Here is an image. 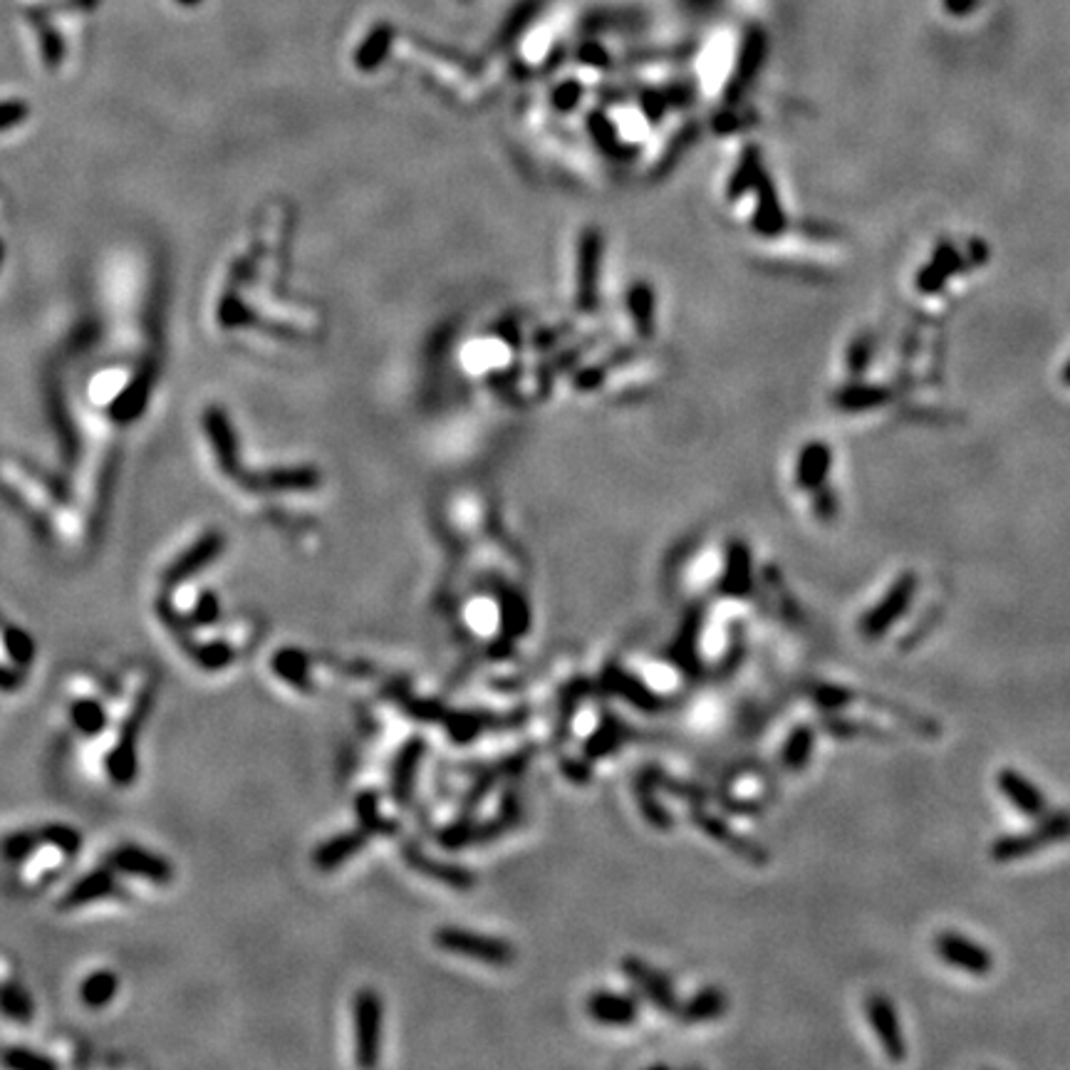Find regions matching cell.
Here are the masks:
<instances>
[{"label": "cell", "instance_id": "1", "mask_svg": "<svg viewBox=\"0 0 1070 1070\" xmlns=\"http://www.w3.org/2000/svg\"><path fill=\"white\" fill-rule=\"evenodd\" d=\"M1063 840H1070V810L1046 813L1038 818V825L1033 830L999 838L989 848V857L994 862L1006 865V862L1026 860V857L1041 853L1051 845L1063 843Z\"/></svg>", "mask_w": 1070, "mask_h": 1070}, {"label": "cell", "instance_id": "2", "mask_svg": "<svg viewBox=\"0 0 1070 1070\" xmlns=\"http://www.w3.org/2000/svg\"><path fill=\"white\" fill-rule=\"evenodd\" d=\"M355 1018V1061L360 1068H375L382 1056L384 1006L377 991L362 989L352 1001Z\"/></svg>", "mask_w": 1070, "mask_h": 1070}, {"label": "cell", "instance_id": "3", "mask_svg": "<svg viewBox=\"0 0 1070 1070\" xmlns=\"http://www.w3.org/2000/svg\"><path fill=\"white\" fill-rule=\"evenodd\" d=\"M917 575L905 573L890 590L887 595L877 602L872 610H867L860 620V635L865 642H877L897 625V622L905 617V612L910 610L914 595H917Z\"/></svg>", "mask_w": 1070, "mask_h": 1070}, {"label": "cell", "instance_id": "4", "mask_svg": "<svg viewBox=\"0 0 1070 1070\" xmlns=\"http://www.w3.org/2000/svg\"><path fill=\"white\" fill-rule=\"evenodd\" d=\"M434 942L439 944L444 952L459 954V957L474 959V962L483 964L503 966L516 959V949L508 942L496 937H483V934H474L469 932V929L444 927L434 934Z\"/></svg>", "mask_w": 1070, "mask_h": 1070}, {"label": "cell", "instance_id": "5", "mask_svg": "<svg viewBox=\"0 0 1070 1070\" xmlns=\"http://www.w3.org/2000/svg\"><path fill=\"white\" fill-rule=\"evenodd\" d=\"M105 865L119 880H122V877H132V880H144L149 882V885H169V882L174 880V867H171V862L166 860V857L154 855L152 850L142 848V845H117V848L107 855Z\"/></svg>", "mask_w": 1070, "mask_h": 1070}, {"label": "cell", "instance_id": "6", "mask_svg": "<svg viewBox=\"0 0 1070 1070\" xmlns=\"http://www.w3.org/2000/svg\"><path fill=\"white\" fill-rule=\"evenodd\" d=\"M692 823L706 835V838H711L714 843H719L721 848L729 850L731 855L749 862V865L753 867H766L768 862H771V853H768V848H763V845L756 843V840L746 838V835L736 833V830L731 828L724 818H719V815L706 813L704 805H694Z\"/></svg>", "mask_w": 1070, "mask_h": 1070}, {"label": "cell", "instance_id": "7", "mask_svg": "<svg viewBox=\"0 0 1070 1070\" xmlns=\"http://www.w3.org/2000/svg\"><path fill=\"white\" fill-rule=\"evenodd\" d=\"M122 885H119V877L109 870L107 865L92 867L85 875L77 877L60 897H57V910L62 912H75L85 910V907L102 905L107 900H117L122 897Z\"/></svg>", "mask_w": 1070, "mask_h": 1070}, {"label": "cell", "instance_id": "8", "mask_svg": "<svg viewBox=\"0 0 1070 1070\" xmlns=\"http://www.w3.org/2000/svg\"><path fill=\"white\" fill-rule=\"evenodd\" d=\"M865 1016L870 1028L875 1031L882 1051L892 1063H902L907 1058V1043L902 1036V1023L897 1016L895 1004L885 994H870L865 999Z\"/></svg>", "mask_w": 1070, "mask_h": 1070}, {"label": "cell", "instance_id": "9", "mask_svg": "<svg viewBox=\"0 0 1070 1070\" xmlns=\"http://www.w3.org/2000/svg\"><path fill=\"white\" fill-rule=\"evenodd\" d=\"M934 949H937V957L944 964L962 969L964 974L989 976L994 971V954L986 947H981L979 942H974V939L962 937L957 932L939 934L934 939Z\"/></svg>", "mask_w": 1070, "mask_h": 1070}, {"label": "cell", "instance_id": "10", "mask_svg": "<svg viewBox=\"0 0 1070 1070\" xmlns=\"http://www.w3.org/2000/svg\"><path fill=\"white\" fill-rule=\"evenodd\" d=\"M622 971H625L627 981L640 989V994L649 1001V1004L657 1006L662 1014H677V1009H679L677 991H674L672 981H669L662 971L652 969V966L637 957L622 959Z\"/></svg>", "mask_w": 1070, "mask_h": 1070}, {"label": "cell", "instance_id": "11", "mask_svg": "<svg viewBox=\"0 0 1070 1070\" xmlns=\"http://www.w3.org/2000/svg\"><path fill=\"white\" fill-rule=\"evenodd\" d=\"M0 1016L15 1026H28L35 1018V1001L15 966L0 957Z\"/></svg>", "mask_w": 1070, "mask_h": 1070}, {"label": "cell", "instance_id": "12", "mask_svg": "<svg viewBox=\"0 0 1070 1070\" xmlns=\"http://www.w3.org/2000/svg\"><path fill=\"white\" fill-rule=\"evenodd\" d=\"M996 786L1004 793V798L1009 801L1021 815L1026 818L1038 820L1041 815L1048 813V801L1043 796L1041 788L1031 781V778L1023 776L1016 768H1001L999 776H996Z\"/></svg>", "mask_w": 1070, "mask_h": 1070}, {"label": "cell", "instance_id": "13", "mask_svg": "<svg viewBox=\"0 0 1070 1070\" xmlns=\"http://www.w3.org/2000/svg\"><path fill=\"white\" fill-rule=\"evenodd\" d=\"M701 627H704V610H701V607L689 610L687 617L682 620V625H679V632L674 635L672 647H669V652H667L669 662H672L679 672L687 674V677L699 674V667H701V662H699Z\"/></svg>", "mask_w": 1070, "mask_h": 1070}, {"label": "cell", "instance_id": "14", "mask_svg": "<svg viewBox=\"0 0 1070 1070\" xmlns=\"http://www.w3.org/2000/svg\"><path fill=\"white\" fill-rule=\"evenodd\" d=\"M602 687L610 694L625 699L627 704L635 706V709L647 711V714H654V711H659L664 706V699L654 692L652 687H647L640 677H632L630 672H625V669L620 667L605 669V674H602Z\"/></svg>", "mask_w": 1070, "mask_h": 1070}, {"label": "cell", "instance_id": "15", "mask_svg": "<svg viewBox=\"0 0 1070 1070\" xmlns=\"http://www.w3.org/2000/svg\"><path fill=\"white\" fill-rule=\"evenodd\" d=\"M402 855H404V862H407L414 872L429 877V880L441 882V885L456 887V890H471V887L476 885V877L471 875L466 867L434 860V857H429L422 848H417V845H404Z\"/></svg>", "mask_w": 1070, "mask_h": 1070}, {"label": "cell", "instance_id": "16", "mask_svg": "<svg viewBox=\"0 0 1070 1070\" xmlns=\"http://www.w3.org/2000/svg\"><path fill=\"white\" fill-rule=\"evenodd\" d=\"M719 592L731 600H746L753 592L751 553L741 540H734L726 550L724 575L719 580Z\"/></svg>", "mask_w": 1070, "mask_h": 1070}, {"label": "cell", "instance_id": "17", "mask_svg": "<svg viewBox=\"0 0 1070 1070\" xmlns=\"http://www.w3.org/2000/svg\"><path fill=\"white\" fill-rule=\"evenodd\" d=\"M424 753H427V741L424 739H409L402 746L394 758L392 766V801L399 805H407L409 798L414 793V781H417V771L424 761Z\"/></svg>", "mask_w": 1070, "mask_h": 1070}, {"label": "cell", "instance_id": "18", "mask_svg": "<svg viewBox=\"0 0 1070 1070\" xmlns=\"http://www.w3.org/2000/svg\"><path fill=\"white\" fill-rule=\"evenodd\" d=\"M585 1009H588L590 1018L605 1023V1026H630L640 1018V1004L632 996L607 994V991L592 994Z\"/></svg>", "mask_w": 1070, "mask_h": 1070}, {"label": "cell", "instance_id": "19", "mask_svg": "<svg viewBox=\"0 0 1070 1070\" xmlns=\"http://www.w3.org/2000/svg\"><path fill=\"white\" fill-rule=\"evenodd\" d=\"M498 622L506 640H521L531 630V607L518 590H498Z\"/></svg>", "mask_w": 1070, "mask_h": 1070}, {"label": "cell", "instance_id": "20", "mask_svg": "<svg viewBox=\"0 0 1070 1070\" xmlns=\"http://www.w3.org/2000/svg\"><path fill=\"white\" fill-rule=\"evenodd\" d=\"M726 1011H729V996L724 994V989L706 986L699 994H694L687 1004H679L677 1016L689 1026H694V1023L719 1021L721 1016H726Z\"/></svg>", "mask_w": 1070, "mask_h": 1070}, {"label": "cell", "instance_id": "21", "mask_svg": "<svg viewBox=\"0 0 1070 1070\" xmlns=\"http://www.w3.org/2000/svg\"><path fill=\"white\" fill-rule=\"evenodd\" d=\"M221 545H223V538L216 533L209 535V538H204L201 543H196L189 553L181 555V558L176 560L169 570H166V585H169V588H176V585H181L184 580H189L196 570L206 568V565H209L211 560L221 553Z\"/></svg>", "mask_w": 1070, "mask_h": 1070}, {"label": "cell", "instance_id": "22", "mask_svg": "<svg viewBox=\"0 0 1070 1070\" xmlns=\"http://www.w3.org/2000/svg\"><path fill=\"white\" fill-rule=\"evenodd\" d=\"M659 778H662V771H657V768H647V771L640 773L635 786L637 805H640L642 818L647 820L649 825H654L657 830H669L674 825V818L667 813V808L657 801Z\"/></svg>", "mask_w": 1070, "mask_h": 1070}, {"label": "cell", "instance_id": "23", "mask_svg": "<svg viewBox=\"0 0 1070 1070\" xmlns=\"http://www.w3.org/2000/svg\"><path fill=\"white\" fill-rule=\"evenodd\" d=\"M506 828L508 825L503 823L501 818L491 820V823H471V820H459V823L441 830L439 843L449 850L466 848V845L488 843V840L498 838V835H501Z\"/></svg>", "mask_w": 1070, "mask_h": 1070}, {"label": "cell", "instance_id": "24", "mask_svg": "<svg viewBox=\"0 0 1070 1070\" xmlns=\"http://www.w3.org/2000/svg\"><path fill=\"white\" fill-rule=\"evenodd\" d=\"M461 360H464L466 370L481 375V372L501 370L503 365H508L511 350L506 347V342L496 340V337H481V340L469 342V345L464 347Z\"/></svg>", "mask_w": 1070, "mask_h": 1070}, {"label": "cell", "instance_id": "25", "mask_svg": "<svg viewBox=\"0 0 1070 1070\" xmlns=\"http://www.w3.org/2000/svg\"><path fill=\"white\" fill-rule=\"evenodd\" d=\"M367 840H370V835H367L362 828L350 830V833L337 835V838L327 840L325 845H320V848L315 850V855H313L315 867H320V870L327 872V870H335V867L345 865L350 857H355L362 848H365Z\"/></svg>", "mask_w": 1070, "mask_h": 1070}, {"label": "cell", "instance_id": "26", "mask_svg": "<svg viewBox=\"0 0 1070 1070\" xmlns=\"http://www.w3.org/2000/svg\"><path fill=\"white\" fill-rule=\"evenodd\" d=\"M119 991V976L112 969H92L90 974L82 976L77 984V999L87 1009H105L114 1001Z\"/></svg>", "mask_w": 1070, "mask_h": 1070}, {"label": "cell", "instance_id": "27", "mask_svg": "<svg viewBox=\"0 0 1070 1070\" xmlns=\"http://www.w3.org/2000/svg\"><path fill=\"white\" fill-rule=\"evenodd\" d=\"M823 731L828 736L838 741H857V739H870V741H892V736L885 729L875 724H867V721L848 719V716L840 714H825L820 721Z\"/></svg>", "mask_w": 1070, "mask_h": 1070}, {"label": "cell", "instance_id": "28", "mask_svg": "<svg viewBox=\"0 0 1070 1070\" xmlns=\"http://www.w3.org/2000/svg\"><path fill=\"white\" fill-rule=\"evenodd\" d=\"M270 667H273L275 677H280L283 682H288L295 689H310V662L305 657L303 649L295 647H283L273 654L270 659Z\"/></svg>", "mask_w": 1070, "mask_h": 1070}, {"label": "cell", "instance_id": "29", "mask_svg": "<svg viewBox=\"0 0 1070 1070\" xmlns=\"http://www.w3.org/2000/svg\"><path fill=\"white\" fill-rule=\"evenodd\" d=\"M526 763H528V753H518V756L506 758V761L496 763V766H491L488 771H483V776L476 778V783L471 786L469 796H466V801H464L466 810L474 808V805H479L483 798H486L488 793H491V788L496 786V783H501L503 778H511V776H516L518 771H523V768H526Z\"/></svg>", "mask_w": 1070, "mask_h": 1070}, {"label": "cell", "instance_id": "30", "mask_svg": "<svg viewBox=\"0 0 1070 1070\" xmlns=\"http://www.w3.org/2000/svg\"><path fill=\"white\" fill-rule=\"evenodd\" d=\"M630 734H632V731L627 729V726L622 724L620 719H612V716H605V719H602V724L595 729V734H592L590 739L585 741V758H588V761L605 758L607 753L620 749V746L625 744L627 739H630Z\"/></svg>", "mask_w": 1070, "mask_h": 1070}, {"label": "cell", "instance_id": "31", "mask_svg": "<svg viewBox=\"0 0 1070 1070\" xmlns=\"http://www.w3.org/2000/svg\"><path fill=\"white\" fill-rule=\"evenodd\" d=\"M813 751H815V729L810 724H798L796 729L788 734L786 744H783V751H781L783 768H788V771H793V773L803 771V768L810 763V758H813Z\"/></svg>", "mask_w": 1070, "mask_h": 1070}, {"label": "cell", "instance_id": "32", "mask_svg": "<svg viewBox=\"0 0 1070 1070\" xmlns=\"http://www.w3.org/2000/svg\"><path fill=\"white\" fill-rule=\"evenodd\" d=\"M184 649L189 652L191 662H194L196 667L204 669V672H218V669H226L228 664L236 659V649L223 640L206 642V644L189 642Z\"/></svg>", "mask_w": 1070, "mask_h": 1070}, {"label": "cell", "instance_id": "33", "mask_svg": "<svg viewBox=\"0 0 1070 1070\" xmlns=\"http://www.w3.org/2000/svg\"><path fill=\"white\" fill-rule=\"evenodd\" d=\"M355 815L360 820V828L367 835H392L394 825L382 818L379 813V798L372 791H362L355 798Z\"/></svg>", "mask_w": 1070, "mask_h": 1070}, {"label": "cell", "instance_id": "34", "mask_svg": "<svg viewBox=\"0 0 1070 1070\" xmlns=\"http://www.w3.org/2000/svg\"><path fill=\"white\" fill-rule=\"evenodd\" d=\"M810 699H813V704L818 706L820 711H825V714H840V711H845L848 706L855 704V692L853 689L838 687V684L820 682L810 687Z\"/></svg>", "mask_w": 1070, "mask_h": 1070}, {"label": "cell", "instance_id": "35", "mask_svg": "<svg viewBox=\"0 0 1070 1070\" xmlns=\"http://www.w3.org/2000/svg\"><path fill=\"white\" fill-rule=\"evenodd\" d=\"M441 721L446 724V731H449L451 741H456V744H469V741H474L483 729L481 716L466 714V711H446Z\"/></svg>", "mask_w": 1070, "mask_h": 1070}, {"label": "cell", "instance_id": "36", "mask_svg": "<svg viewBox=\"0 0 1070 1070\" xmlns=\"http://www.w3.org/2000/svg\"><path fill=\"white\" fill-rule=\"evenodd\" d=\"M389 40H392V30H389V25H379V28H375L370 33V38L362 43L360 53H357V65L365 67V70H370V67H375L382 62V57L387 55L389 50Z\"/></svg>", "mask_w": 1070, "mask_h": 1070}, {"label": "cell", "instance_id": "37", "mask_svg": "<svg viewBox=\"0 0 1070 1070\" xmlns=\"http://www.w3.org/2000/svg\"><path fill=\"white\" fill-rule=\"evenodd\" d=\"M590 694V682L588 679H578V682H573L568 687V692L563 694V701H560V741L568 736V726L570 721L575 719V714H578L580 704H583L585 696Z\"/></svg>", "mask_w": 1070, "mask_h": 1070}, {"label": "cell", "instance_id": "38", "mask_svg": "<svg viewBox=\"0 0 1070 1070\" xmlns=\"http://www.w3.org/2000/svg\"><path fill=\"white\" fill-rule=\"evenodd\" d=\"M828 454H825L820 446H813V449L805 451V456L801 459V469H798V481H801V486L805 488H813L818 486L820 481H823L825 471H828Z\"/></svg>", "mask_w": 1070, "mask_h": 1070}, {"label": "cell", "instance_id": "39", "mask_svg": "<svg viewBox=\"0 0 1070 1070\" xmlns=\"http://www.w3.org/2000/svg\"><path fill=\"white\" fill-rule=\"evenodd\" d=\"M191 627H211L216 625L218 617H221V600L211 590H204L196 597L194 607H191L189 615Z\"/></svg>", "mask_w": 1070, "mask_h": 1070}, {"label": "cell", "instance_id": "40", "mask_svg": "<svg viewBox=\"0 0 1070 1070\" xmlns=\"http://www.w3.org/2000/svg\"><path fill=\"white\" fill-rule=\"evenodd\" d=\"M659 788H664V791H669L672 796H677V798H682V801H687L689 805H692V808H694V805H704V801H706V796H704V791H701V788H696V786H692V783H684V781H672V778H667L664 773H662V778H659Z\"/></svg>", "mask_w": 1070, "mask_h": 1070}, {"label": "cell", "instance_id": "41", "mask_svg": "<svg viewBox=\"0 0 1070 1070\" xmlns=\"http://www.w3.org/2000/svg\"><path fill=\"white\" fill-rule=\"evenodd\" d=\"M407 711L409 716H414V719H422V721H441L444 719V706L436 704V701H429V699H414V701H407Z\"/></svg>", "mask_w": 1070, "mask_h": 1070}, {"label": "cell", "instance_id": "42", "mask_svg": "<svg viewBox=\"0 0 1070 1070\" xmlns=\"http://www.w3.org/2000/svg\"><path fill=\"white\" fill-rule=\"evenodd\" d=\"M560 768H563L565 778L573 783H588L592 778L588 761H563L560 763Z\"/></svg>", "mask_w": 1070, "mask_h": 1070}, {"label": "cell", "instance_id": "43", "mask_svg": "<svg viewBox=\"0 0 1070 1070\" xmlns=\"http://www.w3.org/2000/svg\"><path fill=\"white\" fill-rule=\"evenodd\" d=\"M471 612H474L471 620H474V625L481 627V630H491V627L496 625V607L488 605V602H476Z\"/></svg>", "mask_w": 1070, "mask_h": 1070}, {"label": "cell", "instance_id": "44", "mask_svg": "<svg viewBox=\"0 0 1070 1070\" xmlns=\"http://www.w3.org/2000/svg\"><path fill=\"white\" fill-rule=\"evenodd\" d=\"M179 3H186V5H194V3H199V0H179Z\"/></svg>", "mask_w": 1070, "mask_h": 1070}]
</instances>
